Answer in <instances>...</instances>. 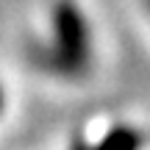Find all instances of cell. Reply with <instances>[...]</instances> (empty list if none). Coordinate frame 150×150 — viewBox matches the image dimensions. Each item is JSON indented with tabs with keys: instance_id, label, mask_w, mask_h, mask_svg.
I'll list each match as a JSON object with an SVG mask.
<instances>
[{
	"instance_id": "obj_1",
	"label": "cell",
	"mask_w": 150,
	"mask_h": 150,
	"mask_svg": "<svg viewBox=\"0 0 150 150\" xmlns=\"http://www.w3.org/2000/svg\"><path fill=\"white\" fill-rule=\"evenodd\" d=\"M45 64L64 78H81L92 64V31L72 0H59L53 6Z\"/></svg>"
},
{
	"instance_id": "obj_2",
	"label": "cell",
	"mask_w": 150,
	"mask_h": 150,
	"mask_svg": "<svg viewBox=\"0 0 150 150\" xmlns=\"http://www.w3.org/2000/svg\"><path fill=\"white\" fill-rule=\"evenodd\" d=\"M142 147V134L131 125H117L111 128L95 147H83V150H139Z\"/></svg>"
},
{
	"instance_id": "obj_3",
	"label": "cell",
	"mask_w": 150,
	"mask_h": 150,
	"mask_svg": "<svg viewBox=\"0 0 150 150\" xmlns=\"http://www.w3.org/2000/svg\"><path fill=\"white\" fill-rule=\"evenodd\" d=\"M3 100H6V97H3V89H0V111H3Z\"/></svg>"
},
{
	"instance_id": "obj_4",
	"label": "cell",
	"mask_w": 150,
	"mask_h": 150,
	"mask_svg": "<svg viewBox=\"0 0 150 150\" xmlns=\"http://www.w3.org/2000/svg\"><path fill=\"white\" fill-rule=\"evenodd\" d=\"M147 8H150V0H147Z\"/></svg>"
}]
</instances>
